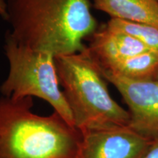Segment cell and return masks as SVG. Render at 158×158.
I'll use <instances>...</instances> for the list:
<instances>
[{"label":"cell","instance_id":"obj_7","mask_svg":"<svg viewBox=\"0 0 158 158\" xmlns=\"http://www.w3.org/2000/svg\"><path fill=\"white\" fill-rule=\"evenodd\" d=\"M86 47L94 60L101 65L150 51L135 37L108 28L106 24L94 31Z\"/></svg>","mask_w":158,"mask_h":158},{"label":"cell","instance_id":"obj_1","mask_svg":"<svg viewBox=\"0 0 158 158\" xmlns=\"http://www.w3.org/2000/svg\"><path fill=\"white\" fill-rule=\"evenodd\" d=\"M7 11L16 42L55 58L84 50L98 28L89 0H7Z\"/></svg>","mask_w":158,"mask_h":158},{"label":"cell","instance_id":"obj_6","mask_svg":"<svg viewBox=\"0 0 158 158\" xmlns=\"http://www.w3.org/2000/svg\"><path fill=\"white\" fill-rule=\"evenodd\" d=\"M78 158H143L152 141L128 125H117L81 133Z\"/></svg>","mask_w":158,"mask_h":158},{"label":"cell","instance_id":"obj_13","mask_svg":"<svg viewBox=\"0 0 158 158\" xmlns=\"http://www.w3.org/2000/svg\"><path fill=\"white\" fill-rule=\"evenodd\" d=\"M157 1H158V0H157Z\"/></svg>","mask_w":158,"mask_h":158},{"label":"cell","instance_id":"obj_5","mask_svg":"<svg viewBox=\"0 0 158 158\" xmlns=\"http://www.w3.org/2000/svg\"><path fill=\"white\" fill-rule=\"evenodd\" d=\"M99 68L106 81L118 91L127 106L128 126L150 141L158 139V81H134Z\"/></svg>","mask_w":158,"mask_h":158},{"label":"cell","instance_id":"obj_3","mask_svg":"<svg viewBox=\"0 0 158 158\" xmlns=\"http://www.w3.org/2000/svg\"><path fill=\"white\" fill-rule=\"evenodd\" d=\"M55 64L74 126L81 133L129 124V112L110 96L107 81L87 47L56 57Z\"/></svg>","mask_w":158,"mask_h":158},{"label":"cell","instance_id":"obj_8","mask_svg":"<svg viewBox=\"0 0 158 158\" xmlns=\"http://www.w3.org/2000/svg\"><path fill=\"white\" fill-rule=\"evenodd\" d=\"M93 6L110 19L158 27L157 0H93Z\"/></svg>","mask_w":158,"mask_h":158},{"label":"cell","instance_id":"obj_9","mask_svg":"<svg viewBox=\"0 0 158 158\" xmlns=\"http://www.w3.org/2000/svg\"><path fill=\"white\" fill-rule=\"evenodd\" d=\"M98 64L103 70L134 81H158V53L152 51L106 64Z\"/></svg>","mask_w":158,"mask_h":158},{"label":"cell","instance_id":"obj_10","mask_svg":"<svg viewBox=\"0 0 158 158\" xmlns=\"http://www.w3.org/2000/svg\"><path fill=\"white\" fill-rule=\"evenodd\" d=\"M106 25L108 28L135 37L150 51L158 53V27L116 19H110Z\"/></svg>","mask_w":158,"mask_h":158},{"label":"cell","instance_id":"obj_11","mask_svg":"<svg viewBox=\"0 0 158 158\" xmlns=\"http://www.w3.org/2000/svg\"><path fill=\"white\" fill-rule=\"evenodd\" d=\"M143 158H158V139L152 141Z\"/></svg>","mask_w":158,"mask_h":158},{"label":"cell","instance_id":"obj_12","mask_svg":"<svg viewBox=\"0 0 158 158\" xmlns=\"http://www.w3.org/2000/svg\"><path fill=\"white\" fill-rule=\"evenodd\" d=\"M0 17L5 21L7 20V0H0Z\"/></svg>","mask_w":158,"mask_h":158},{"label":"cell","instance_id":"obj_4","mask_svg":"<svg viewBox=\"0 0 158 158\" xmlns=\"http://www.w3.org/2000/svg\"><path fill=\"white\" fill-rule=\"evenodd\" d=\"M9 64L7 78L0 86L4 97H31L46 101L69 124L74 126L68 102L60 89L55 56L20 44L7 31L4 45Z\"/></svg>","mask_w":158,"mask_h":158},{"label":"cell","instance_id":"obj_2","mask_svg":"<svg viewBox=\"0 0 158 158\" xmlns=\"http://www.w3.org/2000/svg\"><path fill=\"white\" fill-rule=\"evenodd\" d=\"M33 98H0V158H78L82 135L54 111L31 110Z\"/></svg>","mask_w":158,"mask_h":158}]
</instances>
